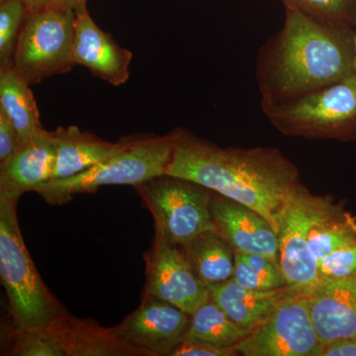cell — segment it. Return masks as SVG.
I'll return each mask as SVG.
<instances>
[{
  "label": "cell",
  "instance_id": "obj_1",
  "mask_svg": "<svg viewBox=\"0 0 356 356\" xmlns=\"http://www.w3.org/2000/svg\"><path fill=\"white\" fill-rule=\"evenodd\" d=\"M173 154L165 175L195 182L243 204L277 232L278 220L302 184L298 168L274 147H220L188 129L172 131Z\"/></svg>",
  "mask_w": 356,
  "mask_h": 356
},
{
  "label": "cell",
  "instance_id": "obj_2",
  "mask_svg": "<svg viewBox=\"0 0 356 356\" xmlns=\"http://www.w3.org/2000/svg\"><path fill=\"white\" fill-rule=\"evenodd\" d=\"M355 36L353 26L286 9L284 24L257 53L261 105L291 102L355 74Z\"/></svg>",
  "mask_w": 356,
  "mask_h": 356
},
{
  "label": "cell",
  "instance_id": "obj_3",
  "mask_svg": "<svg viewBox=\"0 0 356 356\" xmlns=\"http://www.w3.org/2000/svg\"><path fill=\"white\" fill-rule=\"evenodd\" d=\"M20 196L0 192V276L13 329L43 327L64 313L26 248L17 218Z\"/></svg>",
  "mask_w": 356,
  "mask_h": 356
},
{
  "label": "cell",
  "instance_id": "obj_4",
  "mask_svg": "<svg viewBox=\"0 0 356 356\" xmlns=\"http://www.w3.org/2000/svg\"><path fill=\"white\" fill-rule=\"evenodd\" d=\"M120 140V149L102 163L74 177L50 180L35 192L47 203L63 205L79 194L93 193L102 186H135L165 175L175 146L172 132L165 136L135 134Z\"/></svg>",
  "mask_w": 356,
  "mask_h": 356
},
{
  "label": "cell",
  "instance_id": "obj_5",
  "mask_svg": "<svg viewBox=\"0 0 356 356\" xmlns=\"http://www.w3.org/2000/svg\"><path fill=\"white\" fill-rule=\"evenodd\" d=\"M276 130L309 140H356V72L284 104H264Z\"/></svg>",
  "mask_w": 356,
  "mask_h": 356
},
{
  "label": "cell",
  "instance_id": "obj_6",
  "mask_svg": "<svg viewBox=\"0 0 356 356\" xmlns=\"http://www.w3.org/2000/svg\"><path fill=\"white\" fill-rule=\"evenodd\" d=\"M154 221V235L184 245L206 231H216L211 200L213 191L195 182L170 175L135 185Z\"/></svg>",
  "mask_w": 356,
  "mask_h": 356
},
{
  "label": "cell",
  "instance_id": "obj_7",
  "mask_svg": "<svg viewBox=\"0 0 356 356\" xmlns=\"http://www.w3.org/2000/svg\"><path fill=\"white\" fill-rule=\"evenodd\" d=\"M76 11L43 7L27 13L13 57V65L32 86L64 74L74 60Z\"/></svg>",
  "mask_w": 356,
  "mask_h": 356
},
{
  "label": "cell",
  "instance_id": "obj_8",
  "mask_svg": "<svg viewBox=\"0 0 356 356\" xmlns=\"http://www.w3.org/2000/svg\"><path fill=\"white\" fill-rule=\"evenodd\" d=\"M322 348L306 292L288 297L270 317L234 346L243 356H318Z\"/></svg>",
  "mask_w": 356,
  "mask_h": 356
},
{
  "label": "cell",
  "instance_id": "obj_9",
  "mask_svg": "<svg viewBox=\"0 0 356 356\" xmlns=\"http://www.w3.org/2000/svg\"><path fill=\"white\" fill-rule=\"evenodd\" d=\"M144 259L146 286L143 296L165 300L189 315L210 300L209 289L192 270L181 245L154 235Z\"/></svg>",
  "mask_w": 356,
  "mask_h": 356
},
{
  "label": "cell",
  "instance_id": "obj_10",
  "mask_svg": "<svg viewBox=\"0 0 356 356\" xmlns=\"http://www.w3.org/2000/svg\"><path fill=\"white\" fill-rule=\"evenodd\" d=\"M320 198L304 186L278 220L280 269L288 286L300 291H310L318 282V261L309 247V228Z\"/></svg>",
  "mask_w": 356,
  "mask_h": 356
},
{
  "label": "cell",
  "instance_id": "obj_11",
  "mask_svg": "<svg viewBox=\"0 0 356 356\" xmlns=\"http://www.w3.org/2000/svg\"><path fill=\"white\" fill-rule=\"evenodd\" d=\"M191 320V315L165 300L143 296L139 308L110 329L149 356H168L186 337Z\"/></svg>",
  "mask_w": 356,
  "mask_h": 356
},
{
  "label": "cell",
  "instance_id": "obj_12",
  "mask_svg": "<svg viewBox=\"0 0 356 356\" xmlns=\"http://www.w3.org/2000/svg\"><path fill=\"white\" fill-rule=\"evenodd\" d=\"M210 209L218 233L234 250L264 255L280 266L277 232L266 218L215 192Z\"/></svg>",
  "mask_w": 356,
  "mask_h": 356
},
{
  "label": "cell",
  "instance_id": "obj_13",
  "mask_svg": "<svg viewBox=\"0 0 356 356\" xmlns=\"http://www.w3.org/2000/svg\"><path fill=\"white\" fill-rule=\"evenodd\" d=\"M133 53L98 27L86 6L76 10L74 60L114 86L127 83Z\"/></svg>",
  "mask_w": 356,
  "mask_h": 356
},
{
  "label": "cell",
  "instance_id": "obj_14",
  "mask_svg": "<svg viewBox=\"0 0 356 356\" xmlns=\"http://www.w3.org/2000/svg\"><path fill=\"white\" fill-rule=\"evenodd\" d=\"M306 294L323 346L356 337V276L318 283Z\"/></svg>",
  "mask_w": 356,
  "mask_h": 356
},
{
  "label": "cell",
  "instance_id": "obj_15",
  "mask_svg": "<svg viewBox=\"0 0 356 356\" xmlns=\"http://www.w3.org/2000/svg\"><path fill=\"white\" fill-rule=\"evenodd\" d=\"M56 149L46 129L21 142L15 153L0 163V192L22 196L53 178Z\"/></svg>",
  "mask_w": 356,
  "mask_h": 356
},
{
  "label": "cell",
  "instance_id": "obj_16",
  "mask_svg": "<svg viewBox=\"0 0 356 356\" xmlns=\"http://www.w3.org/2000/svg\"><path fill=\"white\" fill-rule=\"evenodd\" d=\"M60 356H149L95 321L67 312L51 321Z\"/></svg>",
  "mask_w": 356,
  "mask_h": 356
},
{
  "label": "cell",
  "instance_id": "obj_17",
  "mask_svg": "<svg viewBox=\"0 0 356 356\" xmlns=\"http://www.w3.org/2000/svg\"><path fill=\"white\" fill-rule=\"evenodd\" d=\"M211 301L219 306L241 329L248 332L261 325L284 300L304 292L291 286L273 290L243 287L234 278L208 287Z\"/></svg>",
  "mask_w": 356,
  "mask_h": 356
},
{
  "label": "cell",
  "instance_id": "obj_18",
  "mask_svg": "<svg viewBox=\"0 0 356 356\" xmlns=\"http://www.w3.org/2000/svg\"><path fill=\"white\" fill-rule=\"evenodd\" d=\"M56 149L53 179H64L102 163L121 147V140L112 143L77 126H60L50 131Z\"/></svg>",
  "mask_w": 356,
  "mask_h": 356
},
{
  "label": "cell",
  "instance_id": "obj_19",
  "mask_svg": "<svg viewBox=\"0 0 356 356\" xmlns=\"http://www.w3.org/2000/svg\"><path fill=\"white\" fill-rule=\"evenodd\" d=\"M356 241V218L336 203L331 195H321L309 228V247L318 261L334 250Z\"/></svg>",
  "mask_w": 356,
  "mask_h": 356
},
{
  "label": "cell",
  "instance_id": "obj_20",
  "mask_svg": "<svg viewBox=\"0 0 356 356\" xmlns=\"http://www.w3.org/2000/svg\"><path fill=\"white\" fill-rule=\"evenodd\" d=\"M181 247L192 270L205 286L233 278L235 250L218 232H204Z\"/></svg>",
  "mask_w": 356,
  "mask_h": 356
},
{
  "label": "cell",
  "instance_id": "obj_21",
  "mask_svg": "<svg viewBox=\"0 0 356 356\" xmlns=\"http://www.w3.org/2000/svg\"><path fill=\"white\" fill-rule=\"evenodd\" d=\"M0 109L13 122L21 140L44 129L30 84L13 65L0 67Z\"/></svg>",
  "mask_w": 356,
  "mask_h": 356
},
{
  "label": "cell",
  "instance_id": "obj_22",
  "mask_svg": "<svg viewBox=\"0 0 356 356\" xmlns=\"http://www.w3.org/2000/svg\"><path fill=\"white\" fill-rule=\"evenodd\" d=\"M248 332L241 329L214 302L208 300L191 315L187 339L218 348H234Z\"/></svg>",
  "mask_w": 356,
  "mask_h": 356
},
{
  "label": "cell",
  "instance_id": "obj_23",
  "mask_svg": "<svg viewBox=\"0 0 356 356\" xmlns=\"http://www.w3.org/2000/svg\"><path fill=\"white\" fill-rule=\"evenodd\" d=\"M234 280L252 290H273L288 286L280 266L259 254L235 250Z\"/></svg>",
  "mask_w": 356,
  "mask_h": 356
},
{
  "label": "cell",
  "instance_id": "obj_24",
  "mask_svg": "<svg viewBox=\"0 0 356 356\" xmlns=\"http://www.w3.org/2000/svg\"><path fill=\"white\" fill-rule=\"evenodd\" d=\"M26 15L27 6L22 0H0V67L13 65Z\"/></svg>",
  "mask_w": 356,
  "mask_h": 356
},
{
  "label": "cell",
  "instance_id": "obj_25",
  "mask_svg": "<svg viewBox=\"0 0 356 356\" xmlns=\"http://www.w3.org/2000/svg\"><path fill=\"white\" fill-rule=\"evenodd\" d=\"M285 9H294L317 19L356 27V0H281Z\"/></svg>",
  "mask_w": 356,
  "mask_h": 356
},
{
  "label": "cell",
  "instance_id": "obj_26",
  "mask_svg": "<svg viewBox=\"0 0 356 356\" xmlns=\"http://www.w3.org/2000/svg\"><path fill=\"white\" fill-rule=\"evenodd\" d=\"M318 283L356 276V241L318 261Z\"/></svg>",
  "mask_w": 356,
  "mask_h": 356
},
{
  "label": "cell",
  "instance_id": "obj_27",
  "mask_svg": "<svg viewBox=\"0 0 356 356\" xmlns=\"http://www.w3.org/2000/svg\"><path fill=\"white\" fill-rule=\"evenodd\" d=\"M240 355L234 348H218L203 341L184 337L168 353V356H236Z\"/></svg>",
  "mask_w": 356,
  "mask_h": 356
},
{
  "label": "cell",
  "instance_id": "obj_28",
  "mask_svg": "<svg viewBox=\"0 0 356 356\" xmlns=\"http://www.w3.org/2000/svg\"><path fill=\"white\" fill-rule=\"evenodd\" d=\"M20 136L10 119L0 109V163L10 158L21 144Z\"/></svg>",
  "mask_w": 356,
  "mask_h": 356
},
{
  "label": "cell",
  "instance_id": "obj_29",
  "mask_svg": "<svg viewBox=\"0 0 356 356\" xmlns=\"http://www.w3.org/2000/svg\"><path fill=\"white\" fill-rule=\"evenodd\" d=\"M318 356H356V337L336 339L324 344Z\"/></svg>",
  "mask_w": 356,
  "mask_h": 356
},
{
  "label": "cell",
  "instance_id": "obj_30",
  "mask_svg": "<svg viewBox=\"0 0 356 356\" xmlns=\"http://www.w3.org/2000/svg\"><path fill=\"white\" fill-rule=\"evenodd\" d=\"M88 0H47L44 7L60 9V10H74L86 6Z\"/></svg>",
  "mask_w": 356,
  "mask_h": 356
},
{
  "label": "cell",
  "instance_id": "obj_31",
  "mask_svg": "<svg viewBox=\"0 0 356 356\" xmlns=\"http://www.w3.org/2000/svg\"><path fill=\"white\" fill-rule=\"evenodd\" d=\"M27 6V13L43 8L47 0H22Z\"/></svg>",
  "mask_w": 356,
  "mask_h": 356
},
{
  "label": "cell",
  "instance_id": "obj_32",
  "mask_svg": "<svg viewBox=\"0 0 356 356\" xmlns=\"http://www.w3.org/2000/svg\"><path fill=\"white\" fill-rule=\"evenodd\" d=\"M355 70L356 72V36H355Z\"/></svg>",
  "mask_w": 356,
  "mask_h": 356
}]
</instances>
